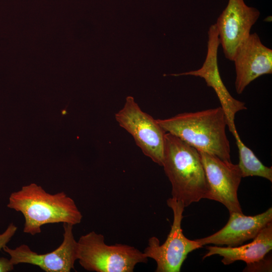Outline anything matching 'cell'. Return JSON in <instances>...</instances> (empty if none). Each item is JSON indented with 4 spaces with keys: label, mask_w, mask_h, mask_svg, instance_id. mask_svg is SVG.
Wrapping results in <instances>:
<instances>
[{
    "label": "cell",
    "mask_w": 272,
    "mask_h": 272,
    "mask_svg": "<svg viewBox=\"0 0 272 272\" xmlns=\"http://www.w3.org/2000/svg\"><path fill=\"white\" fill-rule=\"evenodd\" d=\"M7 207L22 214L23 232L31 235L40 233L45 224L62 223L74 226L83 218L74 200L65 192L51 194L34 183L12 192Z\"/></svg>",
    "instance_id": "6da1fadb"
},
{
    "label": "cell",
    "mask_w": 272,
    "mask_h": 272,
    "mask_svg": "<svg viewBox=\"0 0 272 272\" xmlns=\"http://www.w3.org/2000/svg\"><path fill=\"white\" fill-rule=\"evenodd\" d=\"M156 121L166 132L198 151L231 161L230 143L226 132L227 123L221 107L184 112Z\"/></svg>",
    "instance_id": "7a4b0ae2"
},
{
    "label": "cell",
    "mask_w": 272,
    "mask_h": 272,
    "mask_svg": "<svg viewBox=\"0 0 272 272\" xmlns=\"http://www.w3.org/2000/svg\"><path fill=\"white\" fill-rule=\"evenodd\" d=\"M162 166L171 184L172 197L185 208L206 198L208 184L197 150L165 132Z\"/></svg>",
    "instance_id": "3957f363"
},
{
    "label": "cell",
    "mask_w": 272,
    "mask_h": 272,
    "mask_svg": "<svg viewBox=\"0 0 272 272\" xmlns=\"http://www.w3.org/2000/svg\"><path fill=\"white\" fill-rule=\"evenodd\" d=\"M77 245V260L88 271L132 272L138 263L148 260L143 252L133 246L106 244L104 236L93 231L82 235Z\"/></svg>",
    "instance_id": "277c9868"
},
{
    "label": "cell",
    "mask_w": 272,
    "mask_h": 272,
    "mask_svg": "<svg viewBox=\"0 0 272 272\" xmlns=\"http://www.w3.org/2000/svg\"><path fill=\"white\" fill-rule=\"evenodd\" d=\"M173 213V220L166 240L162 244L156 237L148 240L144 253L154 259L157 264L156 272H179L187 255L202 246L195 240L186 238L181 228L185 207L183 203L171 197L167 200Z\"/></svg>",
    "instance_id": "5b68a950"
},
{
    "label": "cell",
    "mask_w": 272,
    "mask_h": 272,
    "mask_svg": "<svg viewBox=\"0 0 272 272\" xmlns=\"http://www.w3.org/2000/svg\"><path fill=\"white\" fill-rule=\"evenodd\" d=\"M115 118L120 126L132 135L143 154L162 166L166 132L156 119L143 111L130 96L126 98Z\"/></svg>",
    "instance_id": "8992f818"
},
{
    "label": "cell",
    "mask_w": 272,
    "mask_h": 272,
    "mask_svg": "<svg viewBox=\"0 0 272 272\" xmlns=\"http://www.w3.org/2000/svg\"><path fill=\"white\" fill-rule=\"evenodd\" d=\"M208 184L206 198L222 203L229 212L242 213L237 192L242 178L238 164L199 151Z\"/></svg>",
    "instance_id": "52a82bcc"
},
{
    "label": "cell",
    "mask_w": 272,
    "mask_h": 272,
    "mask_svg": "<svg viewBox=\"0 0 272 272\" xmlns=\"http://www.w3.org/2000/svg\"><path fill=\"white\" fill-rule=\"evenodd\" d=\"M73 225L63 224V241L53 251L39 254L23 244L14 249L5 246L3 250L8 253L14 266L27 263L37 266L46 272H70L75 269L77 260V241L75 239Z\"/></svg>",
    "instance_id": "ba28073f"
},
{
    "label": "cell",
    "mask_w": 272,
    "mask_h": 272,
    "mask_svg": "<svg viewBox=\"0 0 272 272\" xmlns=\"http://www.w3.org/2000/svg\"><path fill=\"white\" fill-rule=\"evenodd\" d=\"M216 24L212 25L208 31L207 56L202 66L195 71L169 75L173 76H193L203 78L208 86L216 92L221 103L230 131L237 132L235 116L237 112L246 109L245 103L234 98L229 93L221 78L218 64V49L220 45Z\"/></svg>",
    "instance_id": "9c48e42d"
},
{
    "label": "cell",
    "mask_w": 272,
    "mask_h": 272,
    "mask_svg": "<svg viewBox=\"0 0 272 272\" xmlns=\"http://www.w3.org/2000/svg\"><path fill=\"white\" fill-rule=\"evenodd\" d=\"M259 11L247 6L244 0H229L217 19L216 27L225 56L233 61L236 50L249 37Z\"/></svg>",
    "instance_id": "30bf717a"
},
{
    "label": "cell",
    "mask_w": 272,
    "mask_h": 272,
    "mask_svg": "<svg viewBox=\"0 0 272 272\" xmlns=\"http://www.w3.org/2000/svg\"><path fill=\"white\" fill-rule=\"evenodd\" d=\"M233 61L236 71L235 89L239 94L259 77L272 73V50L262 43L256 33L250 34L239 46Z\"/></svg>",
    "instance_id": "8fae6325"
},
{
    "label": "cell",
    "mask_w": 272,
    "mask_h": 272,
    "mask_svg": "<svg viewBox=\"0 0 272 272\" xmlns=\"http://www.w3.org/2000/svg\"><path fill=\"white\" fill-rule=\"evenodd\" d=\"M272 221V208L255 215L245 216L243 213H230L227 224L217 232L195 239L202 246L213 244L234 247L253 239L268 223Z\"/></svg>",
    "instance_id": "7c38bea8"
},
{
    "label": "cell",
    "mask_w": 272,
    "mask_h": 272,
    "mask_svg": "<svg viewBox=\"0 0 272 272\" xmlns=\"http://www.w3.org/2000/svg\"><path fill=\"white\" fill-rule=\"evenodd\" d=\"M207 248L208 252L203 255V259L212 255H219L223 257L221 261L225 265L238 260L247 264L258 261L272 249V222L263 228L252 242L246 244L234 247L209 246Z\"/></svg>",
    "instance_id": "4fadbf2b"
},
{
    "label": "cell",
    "mask_w": 272,
    "mask_h": 272,
    "mask_svg": "<svg viewBox=\"0 0 272 272\" xmlns=\"http://www.w3.org/2000/svg\"><path fill=\"white\" fill-rule=\"evenodd\" d=\"M239 153L238 164L242 177L259 176L272 181V167L263 165L241 141L238 132L233 134Z\"/></svg>",
    "instance_id": "5bb4252c"
},
{
    "label": "cell",
    "mask_w": 272,
    "mask_h": 272,
    "mask_svg": "<svg viewBox=\"0 0 272 272\" xmlns=\"http://www.w3.org/2000/svg\"><path fill=\"white\" fill-rule=\"evenodd\" d=\"M17 230V226L13 223H11L3 233H0V250L7 246L16 233ZM14 268V265L11 263L10 259L5 257L0 258V272L10 271Z\"/></svg>",
    "instance_id": "9a60e30c"
},
{
    "label": "cell",
    "mask_w": 272,
    "mask_h": 272,
    "mask_svg": "<svg viewBox=\"0 0 272 272\" xmlns=\"http://www.w3.org/2000/svg\"><path fill=\"white\" fill-rule=\"evenodd\" d=\"M271 271V257H266L256 262L247 264L243 271Z\"/></svg>",
    "instance_id": "2e32d148"
},
{
    "label": "cell",
    "mask_w": 272,
    "mask_h": 272,
    "mask_svg": "<svg viewBox=\"0 0 272 272\" xmlns=\"http://www.w3.org/2000/svg\"><path fill=\"white\" fill-rule=\"evenodd\" d=\"M67 113V112L65 110H63L61 111V114L62 115H65Z\"/></svg>",
    "instance_id": "e0dca14e"
}]
</instances>
